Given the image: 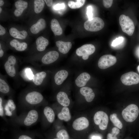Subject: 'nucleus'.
<instances>
[{"label":"nucleus","mask_w":139,"mask_h":139,"mask_svg":"<svg viewBox=\"0 0 139 139\" xmlns=\"http://www.w3.org/2000/svg\"><path fill=\"white\" fill-rule=\"evenodd\" d=\"M87 14L88 19L90 20L92 18V8L91 5H89L87 7Z\"/></svg>","instance_id":"c9c22d12"},{"label":"nucleus","mask_w":139,"mask_h":139,"mask_svg":"<svg viewBox=\"0 0 139 139\" xmlns=\"http://www.w3.org/2000/svg\"><path fill=\"white\" fill-rule=\"evenodd\" d=\"M44 1L45 2L47 5L48 7L51 6L53 4V1L52 0H45Z\"/></svg>","instance_id":"79ce46f5"},{"label":"nucleus","mask_w":139,"mask_h":139,"mask_svg":"<svg viewBox=\"0 0 139 139\" xmlns=\"http://www.w3.org/2000/svg\"><path fill=\"white\" fill-rule=\"evenodd\" d=\"M28 3L26 2L21 0H18L15 3L16 9L14 10V14L17 17L20 16L23 11L28 7Z\"/></svg>","instance_id":"2eb2a0df"},{"label":"nucleus","mask_w":139,"mask_h":139,"mask_svg":"<svg viewBox=\"0 0 139 139\" xmlns=\"http://www.w3.org/2000/svg\"><path fill=\"white\" fill-rule=\"evenodd\" d=\"M4 4V1L2 0H0V6H2Z\"/></svg>","instance_id":"49530a36"},{"label":"nucleus","mask_w":139,"mask_h":139,"mask_svg":"<svg viewBox=\"0 0 139 139\" xmlns=\"http://www.w3.org/2000/svg\"><path fill=\"white\" fill-rule=\"evenodd\" d=\"M139 114L138 107L134 104L129 105L123 110L122 115L126 121L132 122L137 118Z\"/></svg>","instance_id":"f257e3e1"},{"label":"nucleus","mask_w":139,"mask_h":139,"mask_svg":"<svg viewBox=\"0 0 139 139\" xmlns=\"http://www.w3.org/2000/svg\"><path fill=\"white\" fill-rule=\"evenodd\" d=\"M119 133V129L117 127H114L112 130V133H108L107 136V139H118L117 135Z\"/></svg>","instance_id":"7c9ffc66"},{"label":"nucleus","mask_w":139,"mask_h":139,"mask_svg":"<svg viewBox=\"0 0 139 139\" xmlns=\"http://www.w3.org/2000/svg\"><path fill=\"white\" fill-rule=\"evenodd\" d=\"M2 98H0V116H3V108L2 105Z\"/></svg>","instance_id":"ea45409f"},{"label":"nucleus","mask_w":139,"mask_h":139,"mask_svg":"<svg viewBox=\"0 0 139 139\" xmlns=\"http://www.w3.org/2000/svg\"><path fill=\"white\" fill-rule=\"evenodd\" d=\"M65 6V4L64 3L58 4L54 6V8L55 10H58L64 9Z\"/></svg>","instance_id":"4c0bfd02"},{"label":"nucleus","mask_w":139,"mask_h":139,"mask_svg":"<svg viewBox=\"0 0 139 139\" xmlns=\"http://www.w3.org/2000/svg\"><path fill=\"white\" fill-rule=\"evenodd\" d=\"M89 125V122L87 118L81 117L76 119L73 122V128L77 131L83 130L87 128Z\"/></svg>","instance_id":"9d476101"},{"label":"nucleus","mask_w":139,"mask_h":139,"mask_svg":"<svg viewBox=\"0 0 139 139\" xmlns=\"http://www.w3.org/2000/svg\"><path fill=\"white\" fill-rule=\"evenodd\" d=\"M10 44L12 47H14L17 50L19 51L24 50L27 47L26 43L25 42H20L15 39L11 40Z\"/></svg>","instance_id":"b1692460"},{"label":"nucleus","mask_w":139,"mask_h":139,"mask_svg":"<svg viewBox=\"0 0 139 139\" xmlns=\"http://www.w3.org/2000/svg\"><path fill=\"white\" fill-rule=\"evenodd\" d=\"M51 29L55 36L60 35L63 33L62 29L58 20L55 19H52L51 21Z\"/></svg>","instance_id":"4be33fe9"},{"label":"nucleus","mask_w":139,"mask_h":139,"mask_svg":"<svg viewBox=\"0 0 139 139\" xmlns=\"http://www.w3.org/2000/svg\"><path fill=\"white\" fill-rule=\"evenodd\" d=\"M93 119L95 123L98 125L100 129L103 130L107 128L108 117L105 112L102 111L97 112L94 115Z\"/></svg>","instance_id":"20e7f679"},{"label":"nucleus","mask_w":139,"mask_h":139,"mask_svg":"<svg viewBox=\"0 0 139 139\" xmlns=\"http://www.w3.org/2000/svg\"><path fill=\"white\" fill-rule=\"evenodd\" d=\"M75 2L73 1H69L68 3L69 7L72 9L79 8L84 5L85 1L84 0H77Z\"/></svg>","instance_id":"cd10ccee"},{"label":"nucleus","mask_w":139,"mask_h":139,"mask_svg":"<svg viewBox=\"0 0 139 139\" xmlns=\"http://www.w3.org/2000/svg\"><path fill=\"white\" fill-rule=\"evenodd\" d=\"M54 139H58L57 138H54Z\"/></svg>","instance_id":"8fccbe9b"},{"label":"nucleus","mask_w":139,"mask_h":139,"mask_svg":"<svg viewBox=\"0 0 139 139\" xmlns=\"http://www.w3.org/2000/svg\"><path fill=\"white\" fill-rule=\"evenodd\" d=\"M56 43L58 48V50L64 54L68 53L72 47V44L70 42H65L59 40L57 41Z\"/></svg>","instance_id":"a211bd4d"},{"label":"nucleus","mask_w":139,"mask_h":139,"mask_svg":"<svg viewBox=\"0 0 139 139\" xmlns=\"http://www.w3.org/2000/svg\"><path fill=\"white\" fill-rule=\"evenodd\" d=\"M56 137L59 139H69V136L67 132L65 130L59 131L56 134Z\"/></svg>","instance_id":"2f4dec72"},{"label":"nucleus","mask_w":139,"mask_h":139,"mask_svg":"<svg viewBox=\"0 0 139 139\" xmlns=\"http://www.w3.org/2000/svg\"><path fill=\"white\" fill-rule=\"evenodd\" d=\"M91 139H101V137L99 136L93 135L91 138Z\"/></svg>","instance_id":"c03bdc74"},{"label":"nucleus","mask_w":139,"mask_h":139,"mask_svg":"<svg viewBox=\"0 0 139 139\" xmlns=\"http://www.w3.org/2000/svg\"><path fill=\"white\" fill-rule=\"evenodd\" d=\"M90 75L88 73L83 72L80 74L75 79V84L79 87H84L90 80Z\"/></svg>","instance_id":"f8f14e48"},{"label":"nucleus","mask_w":139,"mask_h":139,"mask_svg":"<svg viewBox=\"0 0 139 139\" xmlns=\"http://www.w3.org/2000/svg\"><path fill=\"white\" fill-rule=\"evenodd\" d=\"M122 83L125 85H131L139 83V75L133 72H130L122 75L120 78Z\"/></svg>","instance_id":"423d86ee"},{"label":"nucleus","mask_w":139,"mask_h":139,"mask_svg":"<svg viewBox=\"0 0 139 139\" xmlns=\"http://www.w3.org/2000/svg\"><path fill=\"white\" fill-rule=\"evenodd\" d=\"M124 38L123 37H119L116 38L113 41L111 45L113 47H116L121 44L123 41Z\"/></svg>","instance_id":"72a5a7b5"},{"label":"nucleus","mask_w":139,"mask_h":139,"mask_svg":"<svg viewBox=\"0 0 139 139\" xmlns=\"http://www.w3.org/2000/svg\"><path fill=\"white\" fill-rule=\"evenodd\" d=\"M58 102L64 107L68 106L70 103V101L66 93L63 91L59 92L56 96Z\"/></svg>","instance_id":"6ab92c4d"},{"label":"nucleus","mask_w":139,"mask_h":139,"mask_svg":"<svg viewBox=\"0 0 139 139\" xmlns=\"http://www.w3.org/2000/svg\"><path fill=\"white\" fill-rule=\"evenodd\" d=\"M119 22L123 32L129 36L133 35L135 26L133 21L129 16L124 14L121 15L119 17Z\"/></svg>","instance_id":"f03ea898"},{"label":"nucleus","mask_w":139,"mask_h":139,"mask_svg":"<svg viewBox=\"0 0 139 139\" xmlns=\"http://www.w3.org/2000/svg\"><path fill=\"white\" fill-rule=\"evenodd\" d=\"M4 109L5 111V114L6 115L8 116H11L12 115V112L10 111L6 105L5 106Z\"/></svg>","instance_id":"58836bf2"},{"label":"nucleus","mask_w":139,"mask_h":139,"mask_svg":"<svg viewBox=\"0 0 139 139\" xmlns=\"http://www.w3.org/2000/svg\"><path fill=\"white\" fill-rule=\"evenodd\" d=\"M34 12L37 14L41 12L44 7V1L43 0H35L34 1Z\"/></svg>","instance_id":"bb28decb"},{"label":"nucleus","mask_w":139,"mask_h":139,"mask_svg":"<svg viewBox=\"0 0 139 139\" xmlns=\"http://www.w3.org/2000/svg\"><path fill=\"white\" fill-rule=\"evenodd\" d=\"M10 34L13 37L21 39H25L27 36L28 34L26 31L23 30L19 31L16 28L12 27L9 30Z\"/></svg>","instance_id":"aec40b11"},{"label":"nucleus","mask_w":139,"mask_h":139,"mask_svg":"<svg viewBox=\"0 0 139 139\" xmlns=\"http://www.w3.org/2000/svg\"><path fill=\"white\" fill-rule=\"evenodd\" d=\"M104 25V22L102 19L95 17L87 20L84 23V26L85 29L88 31L96 32L103 29Z\"/></svg>","instance_id":"7ed1b4c3"},{"label":"nucleus","mask_w":139,"mask_h":139,"mask_svg":"<svg viewBox=\"0 0 139 139\" xmlns=\"http://www.w3.org/2000/svg\"><path fill=\"white\" fill-rule=\"evenodd\" d=\"M43 96L40 93L33 91L28 93L25 97L26 101L32 105L40 103L43 99Z\"/></svg>","instance_id":"1a4fd4ad"},{"label":"nucleus","mask_w":139,"mask_h":139,"mask_svg":"<svg viewBox=\"0 0 139 139\" xmlns=\"http://www.w3.org/2000/svg\"><path fill=\"white\" fill-rule=\"evenodd\" d=\"M2 11V9L1 7H0V13H1V12Z\"/></svg>","instance_id":"09e8293b"},{"label":"nucleus","mask_w":139,"mask_h":139,"mask_svg":"<svg viewBox=\"0 0 139 139\" xmlns=\"http://www.w3.org/2000/svg\"><path fill=\"white\" fill-rule=\"evenodd\" d=\"M38 117V114L36 111L34 110H31L25 118L24 124L26 126H30L37 121Z\"/></svg>","instance_id":"4468645a"},{"label":"nucleus","mask_w":139,"mask_h":139,"mask_svg":"<svg viewBox=\"0 0 139 139\" xmlns=\"http://www.w3.org/2000/svg\"><path fill=\"white\" fill-rule=\"evenodd\" d=\"M57 116L59 119L65 121H69L71 118L69 109L67 107H63L61 112L58 114Z\"/></svg>","instance_id":"5701e85b"},{"label":"nucleus","mask_w":139,"mask_h":139,"mask_svg":"<svg viewBox=\"0 0 139 139\" xmlns=\"http://www.w3.org/2000/svg\"><path fill=\"white\" fill-rule=\"evenodd\" d=\"M18 139H32L30 137L26 135H22L20 136Z\"/></svg>","instance_id":"37998d69"},{"label":"nucleus","mask_w":139,"mask_h":139,"mask_svg":"<svg viewBox=\"0 0 139 139\" xmlns=\"http://www.w3.org/2000/svg\"><path fill=\"white\" fill-rule=\"evenodd\" d=\"M113 1L112 0H103V4L104 6L106 8H109L111 6Z\"/></svg>","instance_id":"e433bc0d"},{"label":"nucleus","mask_w":139,"mask_h":139,"mask_svg":"<svg viewBox=\"0 0 139 139\" xmlns=\"http://www.w3.org/2000/svg\"><path fill=\"white\" fill-rule=\"evenodd\" d=\"M10 90L9 87L5 81L0 79V91L4 93H7Z\"/></svg>","instance_id":"c756f323"},{"label":"nucleus","mask_w":139,"mask_h":139,"mask_svg":"<svg viewBox=\"0 0 139 139\" xmlns=\"http://www.w3.org/2000/svg\"><path fill=\"white\" fill-rule=\"evenodd\" d=\"M46 75V73L44 71L38 73L34 76L33 82L36 85H40L41 84Z\"/></svg>","instance_id":"393cba45"},{"label":"nucleus","mask_w":139,"mask_h":139,"mask_svg":"<svg viewBox=\"0 0 139 139\" xmlns=\"http://www.w3.org/2000/svg\"><path fill=\"white\" fill-rule=\"evenodd\" d=\"M6 33V31L4 27L0 25V35L4 34Z\"/></svg>","instance_id":"a19ab883"},{"label":"nucleus","mask_w":139,"mask_h":139,"mask_svg":"<svg viewBox=\"0 0 139 139\" xmlns=\"http://www.w3.org/2000/svg\"><path fill=\"white\" fill-rule=\"evenodd\" d=\"M116 57L111 55H106L101 56L98 62L99 67L102 69L107 68L114 65L116 62Z\"/></svg>","instance_id":"0eeeda50"},{"label":"nucleus","mask_w":139,"mask_h":139,"mask_svg":"<svg viewBox=\"0 0 139 139\" xmlns=\"http://www.w3.org/2000/svg\"><path fill=\"white\" fill-rule=\"evenodd\" d=\"M46 22L45 20L42 18L39 19L37 22L33 25L30 28V30L32 33L36 34L45 28Z\"/></svg>","instance_id":"f3484780"},{"label":"nucleus","mask_w":139,"mask_h":139,"mask_svg":"<svg viewBox=\"0 0 139 139\" xmlns=\"http://www.w3.org/2000/svg\"><path fill=\"white\" fill-rule=\"evenodd\" d=\"M68 75V71L65 70H62L58 71L54 76L55 83L58 85L61 84L67 78Z\"/></svg>","instance_id":"dca6fc26"},{"label":"nucleus","mask_w":139,"mask_h":139,"mask_svg":"<svg viewBox=\"0 0 139 139\" xmlns=\"http://www.w3.org/2000/svg\"><path fill=\"white\" fill-rule=\"evenodd\" d=\"M95 49V46L92 44H86L77 48L76 53L77 56H82L83 59L86 60L88 59L89 55L94 53Z\"/></svg>","instance_id":"39448f33"},{"label":"nucleus","mask_w":139,"mask_h":139,"mask_svg":"<svg viewBox=\"0 0 139 139\" xmlns=\"http://www.w3.org/2000/svg\"><path fill=\"white\" fill-rule=\"evenodd\" d=\"M6 105L10 111L12 112L16 108V106L13 101L11 99L8 100Z\"/></svg>","instance_id":"f704fd0d"},{"label":"nucleus","mask_w":139,"mask_h":139,"mask_svg":"<svg viewBox=\"0 0 139 139\" xmlns=\"http://www.w3.org/2000/svg\"><path fill=\"white\" fill-rule=\"evenodd\" d=\"M137 70L138 71L139 73V65L137 67Z\"/></svg>","instance_id":"de8ad7c7"},{"label":"nucleus","mask_w":139,"mask_h":139,"mask_svg":"<svg viewBox=\"0 0 139 139\" xmlns=\"http://www.w3.org/2000/svg\"><path fill=\"white\" fill-rule=\"evenodd\" d=\"M16 63V59L13 56H10L4 64V67L7 74L12 77H14L16 74L14 65Z\"/></svg>","instance_id":"6e6552de"},{"label":"nucleus","mask_w":139,"mask_h":139,"mask_svg":"<svg viewBox=\"0 0 139 139\" xmlns=\"http://www.w3.org/2000/svg\"><path fill=\"white\" fill-rule=\"evenodd\" d=\"M110 119L114 125L116 127L121 129L123 127V124L119 119L117 117V115L115 113H113L110 115Z\"/></svg>","instance_id":"c85d7f7f"},{"label":"nucleus","mask_w":139,"mask_h":139,"mask_svg":"<svg viewBox=\"0 0 139 139\" xmlns=\"http://www.w3.org/2000/svg\"><path fill=\"white\" fill-rule=\"evenodd\" d=\"M59 57V54L57 51H50L43 57L41 61L44 64H50L56 61Z\"/></svg>","instance_id":"9b49d317"},{"label":"nucleus","mask_w":139,"mask_h":139,"mask_svg":"<svg viewBox=\"0 0 139 139\" xmlns=\"http://www.w3.org/2000/svg\"><path fill=\"white\" fill-rule=\"evenodd\" d=\"M23 71V77L26 79L31 80L33 79L34 76L30 69H26Z\"/></svg>","instance_id":"473e14b6"},{"label":"nucleus","mask_w":139,"mask_h":139,"mask_svg":"<svg viewBox=\"0 0 139 139\" xmlns=\"http://www.w3.org/2000/svg\"><path fill=\"white\" fill-rule=\"evenodd\" d=\"M4 54V52L1 48V44H0V57H1L3 56Z\"/></svg>","instance_id":"a18cd8bd"},{"label":"nucleus","mask_w":139,"mask_h":139,"mask_svg":"<svg viewBox=\"0 0 139 139\" xmlns=\"http://www.w3.org/2000/svg\"><path fill=\"white\" fill-rule=\"evenodd\" d=\"M80 91L81 94L84 97L86 100L88 102H91L94 98L95 94L90 88L87 86L81 87Z\"/></svg>","instance_id":"ddd939ff"},{"label":"nucleus","mask_w":139,"mask_h":139,"mask_svg":"<svg viewBox=\"0 0 139 139\" xmlns=\"http://www.w3.org/2000/svg\"><path fill=\"white\" fill-rule=\"evenodd\" d=\"M44 115L48 121L50 123L54 121L55 118V114L53 110L50 107H45L44 110Z\"/></svg>","instance_id":"a878e982"},{"label":"nucleus","mask_w":139,"mask_h":139,"mask_svg":"<svg viewBox=\"0 0 139 139\" xmlns=\"http://www.w3.org/2000/svg\"><path fill=\"white\" fill-rule=\"evenodd\" d=\"M36 43L37 50L39 51H42L44 50L48 45L49 41L47 39L40 36L36 39Z\"/></svg>","instance_id":"412c9836"}]
</instances>
